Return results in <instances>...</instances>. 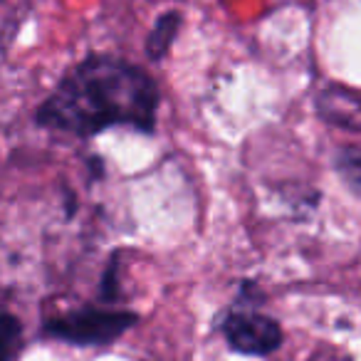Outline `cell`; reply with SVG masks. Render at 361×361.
Listing matches in <instances>:
<instances>
[{
    "instance_id": "6da1fadb",
    "label": "cell",
    "mask_w": 361,
    "mask_h": 361,
    "mask_svg": "<svg viewBox=\"0 0 361 361\" xmlns=\"http://www.w3.org/2000/svg\"><path fill=\"white\" fill-rule=\"evenodd\" d=\"M159 106V85L144 67L124 57L92 55L57 82L37 106L35 124L80 139L116 126L154 134Z\"/></svg>"
},
{
    "instance_id": "7a4b0ae2",
    "label": "cell",
    "mask_w": 361,
    "mask_h": 361,
    "mask_svg": "<svg viewBox=\"0 0 361 361\" xmlns=\"http://www.w3.org/2000/svg\"><path fill=\"white\" fill-rule=\"evenodd\" d=\"M262 292L252 282H243L238 302L216 317V329L233 351L243 356H270L285 341L280 322L260 310Z\"/></svg>"
},
{
    "instance_id": "3957f363",
    "label": "cell",
    "mask_w": 361,
    "mask_h": 361,
    "mask_svg": "<svg viewBox=\"0 0 361 361\" xmlns=\"http://www.w3.org/2000/svg\"><path fill=\"white\" fill-rule=\"evenodd\" d=\"M139 324V314L124 307L82 305L45 322V334L75 346H109Z\"/></svg>"
},
{
    "instance_id": "277c9868",
    "label": "cell",
    "mask_w": 361,
    "mask_h": 361,
    "mask_svg": "<svg viewBox=\"0 0 361 361\" xmlns=\"http://www.w3.org/2000/svg\"><path fill=\"white\" fill-rule=\"evenodd\" d=\"M314 111L324 124L344 131H361V92L346 85H329L317 94Z\"/></svg>"
},
{
    "instance_id": "5b68a950",
    "label": "cell",
    "mask_w": 361,
    "mask_h": 361,
    "mask_svg": "<svg viewBox=\"0 0 361 361\" xmlns=\"http://www.w3.org/2000/svg\"><path fill=\"white\" fill-rule=\"evenodd\" d=\"M180 13L178 11H169L164 16H159V20L154 23L149 37H146V55L151 62H161L169 55L171 45H173L176 35L180 30Z\"/></svg>"
},
{
    "instance_id": "8992f818",
    "label": "cell",
    "mask_w": 361,
    "mask_h": 361,
    "mask_svg": "<svg viewBox=\"0 0 361 361\" xmlns=\"http://www.w3.org/2000/svg\"><path fill=\"white\" fill-rule=\"evenodd\" d=\"M334 171L341 183L361 198V146H339L334 151Z\"/></svg>"
},
{
    "instance_id": "52a82bcc",
    "label": "cell",
    "mask_w": 361,
    "mask_h": 361,
    "mask_svg": "<svg viewBox=\"0 0 361 361\" xmlns=\"http://www.w3.org/2000/svg\"><path fill=\"white\" fill-rule=\"evenodd\" d=\"M3 336H6V359L13 361L16 359V349L20 346V324L18 319L6 312V329H3Z\"/></svg>"
},
{
    "instance_id": "ba28073f",
    "label": "cell",
    "mask_w": 361,
    "mask_h": 361,
    "mask_svg": "<svg viewBox=\"0 0 361 361\" xmlns=\"http://www.w3.org/2000/svg\"><path fill=\"white\" fill-rule=\"evenodd\" d=\"M310 361H336V359H322V356H317V354H314V356H312Z\"/></svg>"
}]
</instances>
